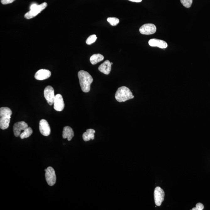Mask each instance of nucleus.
Wrapping results in <instances>:
<instances>
[{"label":"nucleus","mask_w":210,"mask_h":210,"mask_svg":"<svg viewBox=\"0 0 210 210\" xmlns=\"http://www.w3.org/2000/svg\"><path fill=\"white\" fill-rule=\"evenodd\" d=\"M80 85L83 92L88 93L90 90V85L93 81V79L87 72L79 71L78 73Z\"/></svg>","instance_id":"obj_1"},{"label":"nucleus","mask_w":210,"mask_h":210,"mask_svg":"<svg viewBox=\"0 0 210 210\" xmlns=\"http://www.w3.org/2000/svg\"><path fill=\"white\" fill-rule=\"evenodd\" d=\"M12 112L8 107H2L0 109V128L1 129H7L9 126Z\"/></svg>","instance_id":"obj_2"},{"label":"nucleus","mask_w":210,"mask_h":210,"mask_svg":"<svg viewBox=\"0 0 210 210\" xmlns=\"http://www.w3.org/2000/svg\"><path fill=\"white\" fill-rule=\"evenodd\" d=\"M115 97L117 101L121 102L133 99L134 96L128 88L123 86L117 89Z\"/></svg>","instance_id":"obj_3"},{"label":"nucleus","mask_w":210,"mask_h":210,"mask_svg":"<svg viewBox=\"0 0 210 210\" xmlns=\"http://www.w3.org/2000/svg\"><path fill=\"white\" fill-rule=\"evenodd\" d=\"M47 6L48 4L46 3H44L40 5L36 4H32L30 6V11L26 13L24 17L27 19H31L45 9Z\"/></svg>","instance_id":"obj_4"},{"label":"nucleus","mask_w":210,"mask_h":210,"mask_svg":"<svg viewBox=\"0 0 210 210\" xmlns=\"http://www.w3.org/2000/svg\"><path fill=\"white\" fill-rule=\"evenodd\" d=\"M45 177L47 183L50 186H53L56 183V175L54 169L51 167L45 169Z\"/></svg>","instance_id":"obj_5"},{"label":"nucleus","mask_w":210,"mask_h":210,"mask_svg":"<svg viewBox=\"0 0 210 210\" xmlns=\"http://www.w3.org/2000/svg\"><path fill=\"white\" fill-rule=\"evenodd\" d=\"M44 96L49 105H52L55 97L53 88L50 86H47L44 90Z\"/></svg>","instance_id":"obj_6"},{"label":"nucleus","mask_w":210,"mask_h":210,"mask_svg":"<svg viewBox=\"0 0 210 210\" xmlns=\"http://www.w3.org/2000/svg\"><path fill=\"white\" fill-rule=\"evenodd\" d=\"M165 192L160 187H157L154 191V202L156 205L160 206L164 199Z\"/></svg>","instance_id":"obj_7"},{"label":"nucleus","mask_w":210,"mask_h":210,"mask_svg":"<svg viewBox=\"0 0 210 210\" xmlns=\"http://www.w3.org/2000/svg\"><path fill=\"white\" fill-rule=\"evenodd\" d=\"M157 28L153 24H144L140 27V33L144 35H151L155 33Z\"/></svg>","instance_id":"obj_8"},{"label":"nucleus","mask_w":210,"mask_h":210,"mask_svg":"<svg viewBox=\"0 0 210 210\" xmlns=\"http://www.w3.org/2000/svg\"><path fill=\"white\" fill-rule=\"evenodd\" d=\"M39 128L40 133L44 136H49L51 133V128L48 121L46 120L42 119L39 123Z\"/></svg>","instance_id":"obj_9"},{"label":"nucleus","mask_w":210,"mask_h":210,"mask_svg":"<svg viewBox=\"0 0 210 210\" xmlns=\"http://www.w3.org/2000/svg\"><path fill=\"white\" fill-rule=\"evenodd\" d=\"M54 108L57 111H61L63 110L65 107L64 101L62 96L60 94L55 95L54 101Z\"/></svg>","instance_id":"obj_10"},{"label":"nucleus","mask_w":210,"mask_h":210,"mask_svg":"<svg viewBox=\"0 0 210 210\" xmlns=\"http://www.w3.org/2000/svg\"><path fill=\"white\" fill-rule=\"evenodd\" d=\"M28 127L27 124L24 121L18 122L13 126V132L16 137L20 136L22 131H24Z\"/></svg>","instance_id":"obj_11"},{"label":"nucleus","mask_w":210,"mask_h":210,"mask_svg":"<svg viewBox=\"0 0 210 210\" xmlns=\"http://www.w3.org/2000/svg\"><path fill=\"white\" fill-rule=\"evenodd\" d=\"M51 76V73L48 70L42 69L39 70L35 73V78L38 80H43L49 78Z\"/></svg>","instance_id":"obj_12"},{"label":"nucleus","mask_w":210,"mask_h":210,"mask_svg":"<svg viewBox=\"0 0 210 210\" xmlns=\"http://www.w3.org/2000/svg\"><path fill=\"white\" fill-rule=\"evenodd\" d=\"M149 45L152 47H158L159 48L164 49L167 48L168 45L164 40L157 39H151L149 41Z\"/></svg>","instance_id":"obj_13"},{"label":"nucleus","mask_w":210,"mask_h":210,"mask_svg":"<svg viewBox=\"0 0 210 210\" xmlns=\"http://www.w3.org/2000/svg\"><path fill=\"white\" fill-rule=\"evenodd\" d=\"M99 70L104 74L106 75L110 74L111 70V63L108 60H106L99 66Z\"/></svg>","instance_id":"obj_14"},{"label":"nucleus","mask_w":210,"mask_h":210,"mask_svg":"<svg viewBox=\"0 0 210 210\" xmlns=\"http://www.w3.org/2000/svg\"><path fill=\"white\" fill-rule=\"evenodd\" d=\"M62 136L63 139L67 138L68 141H71L74 136V131L72 128L69 126L64 127L63 128Z\"/></svg>","instance_id":"obj_15"},{"label":"nucleus","mask_w":210,"mask_h":210,"mask_svg":"<svg viewBox=\"0 0 210 210\" xmlns=\"http://www.w3.org/2000/svg\"><path fill=\"white\" fill-rule=\"evenodd\" d=\"M95 133V130L89 129L87 130L85 132L83 135V138L85 141H89L91 139L94 140L95 138L94 134Z\"/></svg>","instance_id":"obj_16"},{"label":"nucleus","mask_w":210,"mask_h":210,"mask_svg":"<svg viewBox=\"0 0 210 210\" xmlns=\"http://www.w3.org/2000/svg\"><path fill=\"white\" fill-rule=\"evenodd\" d=\"M104 57L100 54H95L92 55L90 58V61L93 65L96 64L97 63L103 61Z\"/></svg>","instance_id":"obj_17"},{"label":"nucleus","mask_w":210,"mask_h":210,"mask_svg":"<svg viewBox=\"0 0 210 210\" xmlns=\"http://www.w3.org/2000/svg\"><path fill=\"white\" fill-rule=\"evenodd\" d=\"M32 133H33V131L32 128L30 127H28L21 133L19 137L21 139H24L25 138L29 137L32 134Z\"/></svg>","instance_id":"obj_18"},{"label":"nucleus","mask_w":210,"mask_h":210,"mask_svg":"<svg viewBox=\"0 0 210 210\" xmlns=\"http://www.w3.org/2000/svg\"><path fill=\"white\" fill-rule=\"evenodd\" d=\"M107 21L110 25L113 26L118 25L120 22L119 19L115 17H109L107 19Z\"/></svg>","instance_id":"obj_19"},{"label":"nucleus","mask_w":210,"mask_h":210,"mask_svg":"<svg viewBox=\"0 0 210 210\" xmlns=\"http://www.w3.org/2000/svg\"><path fill=\"white\" fill-rule=\"evenodd\" d=\"M97 39V37L95 35H92L88 37L87 40H86V43L88 45H90L91 44L95 43Z\"/></svg>","instance_id":"obj_20"},{"label":"nucleus","mask_w":210,"mask_h":210,"mask_svg":"<svg viewBox=\"0 0 210 210\" xmlns=\"http://www.w3.org/2000/svg\"><path fill=\"white\" fill-rule=\"evenodd\" d=\"M181 4L186 8L191 7L193 3V0H180Z\"/></svg>","instance_id":"obj_21"},{"label":"nucleus","mask_w":210,"mask_h":210,"mask_svg":"<svg viewBox=\"0 0 210 210\" xmlns=\"http://www.w3.org/2000/svg\"><path fill=\"white\" fill-rule=\"evenodd\" d=\"M204 208V206L202 203H198L196 205V207L193 208L192 210H202Z\"/></svg>","instance_id":"obj_22"},{"label":"nucleus","mask_w":210,"mask_h":210,"mask_svg":"<svg viewBox=\"0 0 210 210\" xmlns=\"http://www.w3.org/2000/svg\"><path fill=\"white\" fill-rule=\"evenodd\" d=\"M15 0H1V3L2 4L6 5L13 2Z\"/></svg>","instance_id":"obj_23"},{"label":"nucleus","mask_w":210,"mask_h":210,"mask_svg":"<svg viewBox=\"0 0 210 210\" xmlns=\"http://www.w3.org/2000/svg\"><path fill=\"white\" fill-rule=\"evenodd\" d=\"M128 1L133 2L140 3L142 1V0H128Z\"/></svg>","instance_id":"obj_24"},{"label":"nucleus","mask_w":210,"mask_h":210,"mask_svg":"<svg viewBox=\"0 0 210 210\" xmlns=\"http://www.w3.org/2000/svg\"><path fill=\"white\" fill-rule=\"evenodd\" d=\"M111 65H113V63L111 62Z\"/></svg>","instance_id":"obj_25"}]
</instances>
